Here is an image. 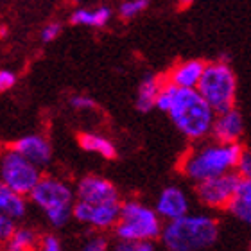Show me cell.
<instances>
[{"mask_svg":"<svg viewBox=\"0 0 251 251\" xmlns=\"http://www.w3.org/2000/svg\"><path fill=\"white\" fill-rule=\"evenodd\" d=\"M154 212L158 214L160 219L165 221H176L179 217L188 215V199L185 192L178 187H167L163 188L156 201V208Z\"/></svg>","mask_w":251,"mask_h":251,"instance_id":"12","label":"cell"},{"mask_svg":"<svg viewBox=\"0 0 251 251\" xmlns=\"http://www.w3.org/2000/svg\"><path fill=\"white\" fill-rule=\"evenodd\" d=\"M241 176L233 173L223 174L217 178L204 179L198 185V196L201 203L212 208H226L231 203V199L235 196L237 188L241 185Z\"/></svg>","mask_w":251,"mask_h":251,"instance_id":"8","label":"cell"},{"mask_svg":"<svg viewBox=\"0 0 251 251\" xmlns=\"http://www.w3.org/2000/svg\"><path fill=\"white\" fill-rule=\"evenodd\" d=\"M169 115L174 126L188 138L208 135L215 121V113L196 90H176Z\"/></svg>","mask_w":251,"mask_h":251,"instance_id":"3","label":"cell"},{"mask_svg":"<svg viewBox=\"0 0 251 251\" xmlns=\"http://www.w3.org/2000/svg\"><path fill=\"white\" fill-rule=\"evenodd\" d=\"M70 106L74 110H92V108H95V100L88 95H72Z\"/></svg>","mask_w":251,"mask_h":251,"instance_id":"30","label":"cell"},{"mask_svg":"<svg viewBox=\"0 0 251 251\" xmlns=\"http://www.w3.org/2000/svg\"><path fill=\"white\" fill-rule=\"evenodd\" d=\"M147 5H149L147 0H127V2H122L121 4V7H119V15L127 20V18H133V16H136L138 13H142Z\"/></svg>","mask_w":251,"mask_h":251,"instance_id":"24","label":"cell"},{"mask_svg":"<svg viewBox=\"0 0 251 251\" xmlns=\"http://www.w3.org/2000/svg\"><path fill=\"white\" fill-rule=\"evenodd\" d=\"M42 179V171L20 156L13 147L0 151V185L18 196H29Z\"/></svg>","mask_w":251,"mask_h":251,"instance_id":"6","label":"cell"},{"mask_svg":"<svg viewBox=\"0 0 251 251\" xmlns=\"http://www.w3.org/2000/svg\"><path fill=\"white\" fill-rule=\"evenodd\" d=\"M196 92L203 97L214 113H226L233 110L235 104V74L226 63H206Z\"/></svg>","mask_w":251,"mask_h":251,"instance_id":"5","label":"cell"},{"mask_svg":"<svg viewBox=\"0 0 251 251\" xmlns=\"http://www.w3.org/2000/svg\"><path fill=\"white\" fill-rule=\"evenodd\" d=\"M16 228H18V226H16V221L0 214V244H7V241L13 237Z\"/></svg>","mask_w":251,"mask_h":251,"instance_id":"26","label":"cell"},{"mask_svg":"<svg viewBox=\"0 0 251 251\" xmlns=\"http://www.w3.org/2000/svg\"><path fill=\"white\" fill-rule=\"evenodd\" d=\"M242 131H244V121L235 108L226 113H221L212 124V133L217 144H237Z\"/></svg>","mask_w":251,"mask_h":251,"instance_id":"13","label":"cell"},{"mask_svg":"<svg viewBox=\"0 0 251 251\" xmlns=\"http://www.w3.org/2000/svg\"><path fill=\"white\" fill-rule=\"evenodd\" d=\"M11 147L40 171H42V167L49 165L50 158H52V147H50L47 138H43L42 135L22 136Z\"/></svg>","mask_w":251,"mask_h":251,"instance_id":"11","label":"cell"},{"mask_svg":"<svg viewBox=\"0 0 251 251\" xmlns=\"http://www.w3.org/2000/svg\"><path fill=\"white\" fill-rule=\"evenodd\" d=\"M241 179H251V152H242L241 160L237 163V171H235Z\"/></svg>","mask_w":251,"mask_h":251,"instance_id":"27","label":"cell"},{"mask_svg":"<svg viewBox=\"0 0 251 251\" xmlns=\"http://www.w3.org/2000/svg\"><path fill=\"white\" fill-rule=\"evenodd\" d=\"M242 152L244 149L241 144H210L185 160L183 173L198 183L233 173Z\"/></svg>","mask_w":251,"mask_h":251,"instance_id":"2","label":"cell"},{"mask_svg":"<svg viewBox=\"0 0 251 251\" xmlns=\"http://www.w3.org/2000/svg\"><path fill=\"white\" fill-rule=\"evenodd\" d=\"M59 32H61V24L59 22H50V24H47L42 29V42L43 43L54 42L59 36Z\"/></svg>","mask_w":251,"mask_h":251,"instance_id":"29","label":"cell"},{"mask_svg":"<svg viewBox=\"0 0 251 251\" xmlns=\"http://www.w3.org/2000/svg\"><path fill=\"white\" fill-rule=\"evenodd\" d=\"M79 146L83 147L84 151L100 154L102 158H108V160L117 156L115 146H113L108 138H104V136H100V135H95V133H81V135H79Z\"/></svg>","mask_w":251,"mask_h":251,"instance_id":"19","label":"cell"},{"mask_svg":"<svg viewBox=\"0 0 251 251\" xmlns=\"http://www.w3.org/2000/svg\"><path fill=\"white\" fill-rule=\"evenodd\" d=\"M74 194H75L77 201H83L90 206L121 201L115 185L106 178H100V176H84L83 179H79L77 188Z\"/></svg>","mask_w":251,"mask_h":251,"instance_id":"10","label":"cell"},{"mask_svg":"<svg viewBox=\"0 0 251 251\" xmlns=\"http://www.w3.org/2000/svg\"><path fill=\"white\" fill-rule=\"evenodd\" d=\"M204 65L201 59H190V61L179 63L178 67L173 68L169 74V84H173L179 90H196L199 84V79L203 75Z\"/></svg>","mask_w":251,"mask_h":251,"instance_id":"14","label":"cell"},{"mask_svg":"<svg viewBox=\"0 0 251 251\" xmlns=\"http://www.w3.org/2000/svg\"><path fill=\"white\" fill-rule=\"evenodd\" d=\"M162 88V81L154 75H146L144 81L138 86V94H136V108L144 113L151 111L156 102L158 92Z\"/></svg>","mask_w":251,"mask_h":251,"instance_id":"18","label":"cell"},{"mask_svg":"<svg viewBox=\"0 0 251 251\" xmlns=\"http://www.w3.org/2000/svg\"><path fill=\"white\" fill-rule=\"evenodd\" d=\"M176 86H173V84L169 83H162V88H160V92H158V97H156V102H154V108H158V110L165 111V113H169V110H171V104H173L174 100V95H176Z\"/></svg>","mask_w":251,"mask_h":251,"instance_id":"21","label":"cell"},{"mask_svg":"<svg viewBox=\"0 0 251 251\" xmlns=\"http://www.w3.org/2000/svg\"><path fill=\"white\" fill-rule=\"evenodd\" d=\"M113 231L117 241L151 242L162 233V219L152 208L129 199L121 203V214Z\"/></svg>","mask_w":251,"mask_h":251,"instance_id":"4","label":"cell"},{"mask_svg":"<svg viewBox=\"0 0 251 251\" xmlns=\"http://www.w3.org/2000/svg\"><path fill=\"white\" fill-rule=\"evenodd\" d=\"M108 251H154L152 242H124L117 241L115 244H110Z\"/></svg>","mask_w":251,"mask_h":251,"instance_id":"25","label":"cell"},{"mask_svg":"<svg viewBox=\"0 0 251 251\" xmlns=\"http://www.w3.org/2000/svg\"><path fill=\"white\" fill-rule=\"evenodd\" d=\"M110 250V239L102 233H95L88 237L86 241L81 244L79 251H108Z\"/></svg>","mask_w":251,"mask_h":251,"instance_id":"23","label":"cell"},{"mask_svg":"<svg viewBox=\"0 0 251 251\" xmlns=\"http://www.w3.org/2000/svg\"><path fill=\"white\" fill-rule=\"evenodd\" d=\"M111 20V9L108 5H100L97 9H84L77 7L70 15V24L88 27H104Z\"/></svg>","mask_w":251,"mask_h":251,"instance_id":"15","label":"cell"},{"mask_svg":"<svg viewBox=\"0 0 251 251\" xmlns=\"http://www.w3.org/2000/svg\"><path fill=\"white\" fill-rule=\"evenodd\" d=\"M219 225L210 215H185L162 226V242L169 251H203L217 241Z\"/></svg>","mask_w":251,"mask_h":251,"instance_id":"1","label":"cell"},{"mask_svg":"<svg viewBox=\"0 0 251 251\" xmlns=\"http://www.w3.org/2000/svg\"><path fill=\"white\" fill-rule=\"evenodd\" d=\"M228 208L237 219L251 225V179H242Z\"/></svg>","mask_w":251,"mask_h":251,"instance_id":"16","label":"cell"},{"mask_svg":"<svg viewBox=\"0 0 251 251\" xmlns=\"http://www.w3.org/2000/svg\"><path fill=\"white\" fill-rule=\"evenodd\" d=\"M15 84H16V74L13 70H7V68L0 70V94L11 90Z\"/></svg>","mask_w":251,"mask_h":251,"instance_id":"31","label":"cell"},{"mask_svg":"<svg viewBox=\"0 0 251 251\" xmlns=\"http://www.w3.org/2000/svg\"><path fill=\"white\" fill-rule=\"evenodd\" d=\"M29 198L38 208L47 212L63 206H72L75 201V194L67 181L54 176H42L34 190L29 194Z\"/></svg>","mask_w":251,"mask_h":251,"instance_id":"7","label":"cell"},{"mask_svg":"<svg viewBox=\"0 0 251 251\" xmlns=\"http://www.w3.org/2000/svg\"><path fill=\"white\" fill-rule=\"evenodd\" d=\"M119 214H121V201L119 203L99 204V206H90V204L75 199L72 204L74 219L100 231L115 228L117 221H119Z\"/></svg>","mask_w":251,"mask_h":251,"instance_id":"9","label":"cell"},{"mask_svg":"<svg viewBox=\"0 0 251 251\" xmlns=\"http://www.w3.org/2000/svg\"><path fill=\"white\" fill-rule=\"evenodd\" d=\"M0 214L9 217L13 221H18L25 217L27 214V201L24 196L11 192L9 188L0 185Z\"/></svg>","mask_w":251,"mask_h":251,"instance_id":"17","label":"cell"},{"mask_svg":"<svg viewBox=\"0 0 251 251\" xmlns=\"http://www.w3.org/2000/svg\"><path fill=\"white\" fill-rule=\"evenodd\" d=\"M40 251H63V244L56 235H43L40 239Z\"/></svg>","mask_w":251,"mask_h":251,"instance_id":"28","label":"cell"},{"mask_svg":"<svg viewBox=\"0 0 251 251\" xmlns=\"http://www.w3.org/2000/svg\"><path fill=\"white\" fill-rule=\"evenodd\" d=\"M38 246H40V237L36 230L27 228V226L16 228L13 237L5 244L7 251H36Z\"/></svg>","mask_w":251,"mask_h":251,"instance_id":"20","label":"cell"},{"mask_svg":"<svg viewBox=\"0 0 251 251\" xmlns=\"http://www.w3.org/2000/svg\"><path fill=\"white\" fill-rule=\"evenodd\" d=\"M47 221L50 223V226L54 228H61L72 219V206H63V208H54V210H47L43 212Z\"/></svg>","mask_w":251,"mask_h":251,"instance_id":"22","label":"cell"}]
</instances>
